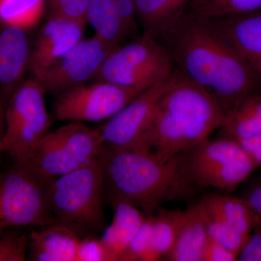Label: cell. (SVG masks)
I'll return each mask as SVG.
<instances>
[{"mask_svg":"<svg viewBox=\"0 0 261 261\" xmlns=\"http://www.w3.org/2000/svg\"><path fill=\"white\" fill-rule=\"evenodd\" d=\"M113 49L97 36L83 39L51 65L39 81L46 92L58 95L93 80Z\"/></svg>","mask_w":261,"mask_h":261,"instance_id":"12","label":"cell"},{"mask_svg":"<svg viewBox=\"0 0 261 261\" xmlns=\"http://www.w3.org/2000/svg\"><path fill=\"white\" fill-rule=\"evenodd\" d=\"M105 149L99 128H91L83 122L70 121L48 130L27 157L18 163L55 178L100 159Z\"/></svg>","mask_w":261,"mask_h":261,"instance_id":"6","label":"cell"},{"mask_svg":"<svg viewBox=\"0 0 261 261\" xmlns=\"http://www.w3.org/2000/svg\"><path fill=\"white\" fill-rule=\"evenodd\" d=\"M81 238L58 224L47 225L29 233L27 258L33 261H75Z\"/></svg>","mask_w":261,"mask_h":261,"instance_id":"16","label":"cell"},{"mask_svg":"<svg viewBox=\"0 0 261 261\" xmlns=\"http://www.w3.org/2000/svg\"><path fill=\"white\" fill-rule=\"evenodd\" d=\"M110 202L113 211L112 223L103 230L100 239L113 261H120L147 217L140 209L125 201Z\"/></svg>","mask_w":261,"mask_h":261,"instance_id":"18","label":"cell"},{"mask_svg":"<svg viewBox=\"0 0 261 261\" xmlns=\"http://www.w3.org/2000/svg\"><path fill=\"white\" fill-rule=\"evenodd\" d=\"M101 158L110 202L125 201L146 217L153 216L166 202L189 200L197 193L179 154L162 161L142 151L106 147Z\"/></svg>","mask_w":261,"mask_h":261,"instance_id":"3","label":"cell"},{"mask_svg":"<svg viewBox=\"0 0 261 261\" xmlns=\"http://www.w3.org/2000/svg\"><path fill=\"white\" fill-rule=\"evenodd\" d=\"M104 193L102 158L53 178L49 199L54 224L70 228L81 239L97 236L106 227Z\"/></svg>","mask_w":261,"mask_h":261,"instance_id":"4","label":"cell"},{"mask_svg":"<svg viewBox=\"0 0 261 261\" xmlns=\"http://www.w3.org/2000/svg\"><path fill=\"white\" fill-rule=\"evenodd\" d=\"M261 135V92L243 99L226 113L218 137L240 141Z\"/></svg>","mask_w":261,"mask_h":261,"instance_id":"21","label":"cell"},{"mask_svg":"<svg viewBox=\"0 0 261 261\" xmlns=\"http://www.w3.org/2000/svg\"><path fill=\"white\" fill-rule=\"evenodd\" d=\"M85 25L61 17L48 19L39 29L31 48L29 69L39 80L43 74L80 41Z\"/></svg>","mask_w":261,"mask_h":261,"instance_id":"13","label":"cell"},{"mask_svg":"<svg viewBox=\"0 0 261 261\" xmlns=\"http://www.w3.org/2000/svg\"><path fill=\"white\" fill-rule=\"evenodd\" d=\"M89 0H47L51 15L87 24Z\"/></svg>","mask_w":261,"mask_h":261,"instance_id":"28","label":"cell"},{"mask_svg":"<svg viewBox=\"0 0 261 261\" xmlns=\"http://www.w3.org/2000/svg\"><path fill=\"white\" fill-rule=\"evenodd\" d=\"M206 216L248 237L255 226V219L241 197L208 193L200 200Z\"/></svg>","mask_w":261,"mask_h":261,"instance_id":"20","label":"cell"},{"mask_svg":"<svg viewBox=\"0 0 261 261\" xmlns=\"http://www.w3.org/2000/svg\"><path fill=\"white\" fill-rule=\"evenodd\" d=\"M118 13L121 18L126 36L129 35L137 28V11L135 0H116Z\"/></svg>","mask_w":261,"mask_h":261,"instance_id":"32","label":"cell"},{"mask_svg":"<svg viewBox=\"0 0 261 261\" xmlns=\"http://www.w3.org/2000/svg\"><path fill=\"white\" fill-rule=\"evenodd\" d=\"M87 21L93 27L94 35L111 47L119 45L126 37L116 0H89Z\"/></svg>","mask_w":261,"mask_h":261,"instance_id":"22","label":"cell"},{"mask_svg":"<svg viewBox=\"0 0 261 261\" xmlns=\"http://www.w3.org/2000/svg\"><path fill=\"white\" fill-rule=\"evenodd\" d=\"M144 90L89 81L56 95L55 115L61 121H106Z\"/></svg>","mask_w":261,"mask_h":261,"instance_id":"10","label":"cell"},{"mask_svg":"<svg viewBox=\"0 0 261 261\" xmlns=\"http://www.w3.org/2000/svg\"><path fill=\"white\" fill-rule=\"evenodd\" d=\"M45 0H0V23L28 31L40 21Z\"/></svg>","mask_w":261,"mask_h":261,"instance_id":"24","label":"cell"},{"mask_svg":"<svg viewBox=\"0 0 261 261\" xmlns=\"http://www.w3.org/2000/svg\"><path fill=\"white\" fill-rule=\"evenodd\" d=\"M157 39L174 69L216 98L225 113L261 92L253 72L211 19L187 12Z\"/></svg>","mask_w":261,"mask_h":261,"instance_id":"1","label":"cell"},{"mask_svg":"<svg viewBox=\"0 0 261 261\" xmlns=\"http://www.w3.org/2000/svg\"><path fill=\"white\" fill-rule=\"evenodd\" d=\"M53 179L14 161L0 173V232L54 224L49 199Z\"/></svg>","mask_w":261,"mask_h":261,"instance_id":"7","label":"cell"},{"mask_svg":"<svg viewBox=\"0 0 261 261\" xmlns=\"http://www.w3.org/2000/svg\"><path fill=\"white\" fill-rule=\"evenodd\" d=\"M8 99L0 90V144L3 140L5 129V113H6Z\"/></svg>","mask_w":261,"mask_h":261,"instance_id":"35","label":"cell"},{"mask_svg":"<svg viewBox=\"0 0 261 261\" xmlns=\"http://www.w3.org/2000/svg\"><path fill=\"white\" fill-rule=\"evenodd\" d=\"M207 225L200 201L182 211L181 221L174 245L163 260L203 261L208 240Z\"/></svg>","mask_w":261,"mask_h":261,"instance_id":"17","label":"cell"},{"mask_svg":"<svg viewBox=\"0 0 261 261\" xmlns=\"http://www.w3.org/2000/svg\"><path fill=\"white\" fill-rule=\"evenodd\" d=\"M173 72L174 67L166 48L157 38L142 35L113 48L93 81L144 90L167 80Z\"/></svg>","mask_w":261,"mask_h":261,"instance_id":"8","label":"cell"},{"mask_svg":"<svg viewBox=\"0 0 261 261\" xmlns=\"http://www.w3.org/2000/svg\"><path fill=\"white\" fill-rule=\"evenodd\" d=\"M75 261H113L100 238L87 237L81 239Z\"/></svg>","mask_w":261,"mask_h":261,"instance_id":"29","label":"cell"},{"mask_svg":"<svg viewBox=\"0 0 261 261\" xmlns=\"http://www.w3.org/2000/svg\"><path fill=\"white\" fill-rule=\"evenodd\" d=\"M241 197L251 211L255 226L261 225V174L250 181Z\"/></svg>","mask_w":261,"mask_h":261,"instance_id":"30","label":"cell"},{"mask_svg":"<svg viewBox=\"0 0 261 261\" xmlns=\"http://www.w3.org/2000/svg\"><path fill=\"white\" fill-rule=\"evenodd\" d=\"M142 35L157 38L189 12L191 0H135Z\"/></svg>","mask_w":261,"mask_h":261,"instance_id":"19","label":"cell"},{"mask_svg":"<svg viewBox=\"0 0 261 261\" xmlns=\"http://www.w3.org/2000/svg\"><path fill=\"white\" fill-rule=\"evenodd\" d=\"M45 89L34 77L23 80L7 102L5 129L0 155L10 154L12 161H23L49 130Z\"/></svg>","mask_w":261,"mask_h":261,"instance_id":"9","label":"cell"},{"mask_svg":"<svg viewBox=\"0 0 261 261\" xmlns=\"http://www.w3.org/2000/svg\"><path fill=\"white\" fill-rule=\"evenodd\" d=\"M179 154L184 171L197 189L232 192L259 167L238 142L222 137L207 139Z\"/></svg>","mask_w":261,"mask_h":261,"instance_id":"5","label":"cell"},{"mask_svg":"<svg viewBox=\"0 0 261 261\" xmlns=\"http://www.w3.org/2000/svg\"><path fill=\"white\" fill-rule=\"evenodd\" d=\"M261 10V0H191L189 12L214 19Z\"/></svg>","mask_w":261,"mask_h":261,"instance_id":"25","label":"cell"},{"mask_svg":"<svg viewBox=\"0 0 261 261\" xmlns=\"http://www.w3.org/2000/svg\"><path fill=\"white\" fill-rule=\"evenodd\" d=\"M240 261H261V225L252 228L238 255Z\"/></svg>","mask_w":261,"mask_h":261,"instance_id":"31","label":"cell"},{"mask_svg":"<svg viewBox=\"0 0 261 261\" xmlns=\"http://www.w3.org/2000/svg\"><path fill=\"white\" fill-rule=\"evenodd\" d=\"M30 54L27 31L0 23V90L7 99L23 82Z\"/></svg>","mask_w":261,"mask_h":261,"instance_id":"15","label":"cell"},{"mask_svg":"<svg viewBox=\"0 0 261 261\" xmlns=\"http://www.w3.org/2000/svg\"><path fill=\"white\" fill-rule=\"evenodd\" d=\"M226 113L217 99L174 69L152 121L133 149L162 161L209 138Z\"/></svg>","mask_w":261,"mask_h":261,"instance_id":"2","label":"cell"},{"mask_svg":"<svg viewBox=\"0 0 261 261\" xmlns=\"http://www.w3.org/2000/svg\"><path fill=\"white\" fill-rule=\"evenodd\" d=\"M18 228H7L0 232V261H23L27 258L29 233Z\"/></svg>","mask_w":261,"mask_h":261,"instance_id":"26","label":"cell"},{"mask_svg":"<svg viewBox=\"0 0 261 261\" xmlns=\"http://www.w3.org/2000/svg\"><path fill=\"white\" fill-rule=\"evenodd\" d=\"M152 216L146 218L120 261H147L152 240Z\"/></svg>","mask_w":261,"mask_h":261,"instance_id":"27","label":"cell"},{"mask_svg":"<svg viewBox=\"0 0 261 261\" xmlns=\"http://www.w3.org/2000/svg\"><path fill=\"white\" fill-rule=\"evenodd\" d=\"M182 211L160 207L152 216V240L147 261L163 260L171 251L177 235Z\"/></svg>","mask_w":261,"mask_h":261,"instance_id":"23","label":"cell"},{"mask_svg":"<svg viewBox=\"0 0 261 261\" xmlns=\"http://www.w3.org/2000/svg\"><path fill=\"white\" fill-rule=\"evenodd\" d=\"M237 142L242 145L255 163L261 166V135Z\"/></svg>","mask_w":261,"mask_h":261,"instance_id":"34","label":"cell"},{"mask_svg":"<svg viewBox=\"0 0 261 261\" xmlns=\"http://www.w3.org/2000/svg\"><path fill=\"white\" fill-rule=\"evenodd\" d=\"M173 74L142 91L99 127L108 148L133 149L148 128Z\"/></svg>","mask_w":261,"mask_h":261,"instance_id":"11","label":"cell"},{"mask_svg":"<svg viewBox=\"0 0 261 261\" xmlns=\"http://www.w3.org/2000/svg\"><path fill=\"white\" fill-rule=\"evenodd\" d=\"M211 20L246 62L261 87V10Z\"/></svg>","mask_w":261,"mask_h":261,"instance_id":"14","label":"cell"},{"mask_svg":"<svg viewBox=\"0 0 261 261\" xmlns=\"http://www.w3.org/2000/svg\"><path fill=\"white\" fill-rule=\"evenodd\" d=\"M238 254L216 240L208 238L203 254V261L238 260Z\"/></svg>","mask_w":261,"mask_h":261,"instance_id":"33","label":"cell"}]
</instances>
